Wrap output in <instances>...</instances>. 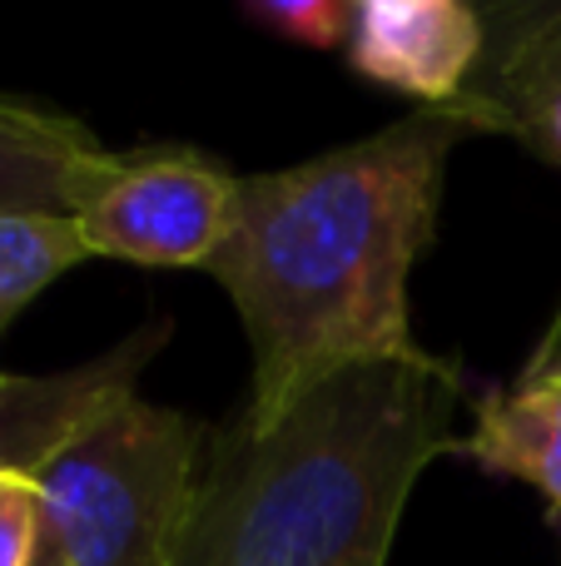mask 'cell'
<instances>
[{
  "mask_svg": "<svg viewBox=\"0 0 561 566\" xmlns=\"http://www.w3.org/2000/svg\"><path fill=\"white\" fill-rule=\"evenodd\" d=\"M353 0H248L244 20L308 50H343Z\"/></svg>",
  "mask_w": 561,
  "mask_h": 566,
  "instance_id": "8fae6325",
  "label": "cell"
},
{
  "mask_svg": "<svg viewBox=\"0 0 561 566\" xmlns=\"http://www.w3.org/2000/svg\"><path fill=\"white\" fill-rule=\"evenodd\" d=\"M244 179L214 155L145 145L99 155L85 169L70 219L89 259H125L139 269H209L239 214Z\"/></svg>",
  "mask_w": 561,
  "mask_h": 566,
  "instance_id": "277c9868",
  "label": "cell"
},
{
  "mask_svg": "<svg viewBox=\"0 0 561 566\" xmlns=\"http://www.w3.org/2000/svg\"><path fill=\"white\" fill-rule=\"evenodd\" d=\"M209 432L189 412L109 402L35 472V566H174L194 512Z\"/></svg>",
  "mask_w": 561,
  "mask_h": 566,
  "instance_id": "3957f363",
  "label": "cell"
},
{
  "mask_svg": "<svg viewBox=\"0 0 561 566\" xmlns=\"http://www.w3.org/2000/svg\"><path fill=\"white\" fill-rule=\"evenodd\" d=\"M467 135L453 109H413L304 165L244 175L234 229L204 274L244 323L248 418L284 412L328 373L427 353L413 338L407 283Z\"/></svg>",
  "mask_w": 561,
  "mask_h": 566,
  "instance_id": "6da1fadb",
  "label": "cell"
},
{
  "mask_svg": "<svg viewBox=\"0 0 561 566\" xmlns=\"http://www.w3.org/2000/svg\"><path fill=\"white\" fill-rule=\"evenodd\" d=\"M487 55V20L463 0H353L348 70L407 95L417 109H453Z\"/></svg>",
  "mask_w": 561,
  "mask_h": 566,
  "instance_id": "5b68a950",
  "label": "cell"
},
{
  "mask_svg": "<svg viewBox=\"0 0 561 566\" xmlns=\"http://www.w3.org/2000/svg\"><path fill=\"white\" fill-rule=\"evenodd\" d=\"M99 155V139L75 115L0 95V214H70Z\"/></svg>",
  "mask_w": 561,
  "mask_h": 566,
  "instance_id": "9c48e42d",
  "label": "cell"
},
{
  "mask_svg": "<svg viewBox=\"0 0 561 566\" xmlns=\"http://www.w3.org/2000/svg\"><path fill=\"white\" fill-rule=\"evenodd\" d=\"M483 20V70L453 115L473 135H507L561 169V0H507Z\"/></svg>",
  "mask_w": 561,
  "mask_h": 566,
  "instance_id": "8992f818",
  "label": "cell"
},
{
  "mask_svg": "<svg viewBox=\"0 0 561 566\" xmlns=\"http://www.w3.org/2000/svg\"><path fill=\"white\" fill-rule=\"evenodd\" d=\"M552 368H561V303H557L552 323L542 328V338H537L532 358H527V373H552Z\"/></svg>",
  "mask_w": 561,
  "mask_h": 566,
  "instance_id": "7c38bea8",
  "label": "cell"
},
{
  "mask_svg": "<svg viewBox=\"0 0 561 566\" xmlns=\"http://www.w3.org/2000/svg\"><path fill=\"white\" fill-rule=\"evenodd\" d=\"M453 358L358 363L209 432L174 566H388L407 497L457 448Z\"/></svg>",
  "mask_w": 561,
  "mask_h": 566,
  "instance_id": "7a4b0ae2",
  "label": "cell"
},
{
  "mask_svg": "<svg viewBox=\"0 0 561 566\" xmlns=\"http://www.w3.org/2000/svg\"><path fill=\"white\" fill-rule=\"evenodd\" d=\"M169 343V318L139 323L109 353L60 373H6L0 368V478H35L80 428L109 402L139 392L145 368Z\"/></svg>",
  "mask_w": 561,
  "mask_h": 566,
  "instance_id": "52a82bcc",
  "label": "cell"
},
{
  "mask_svg": "<svg viewBox=\"0 0 561 566\" xmlns=\"http://www.w3.org/2000/svg\"><path fill=\"white\" fill-rule=\"evenodd\" d=\"M89 249L70 214H0V338Z\"/></svg>",
  "mask_w": 561,
  "mask_h": 566,
  "instance_id": "30bf717a",
  "label": "cell"
},
{
  "mask_svg": "<svg viewBox=\"0 0 561 566\" xmlns=\"http://www.w3.org/2000/svg\"><path fill=\"white\" fill-rule=\"evenodd\" d=\"M463 452L483 472L537 488L547 507L561 512V368H522L512 382L483 388Z\"/></svg>",
  "mask_w": 561,
  "mask_h": 566,
  "instance_id": "ba28073f",
  "label": "cell"
}]
</instances>
